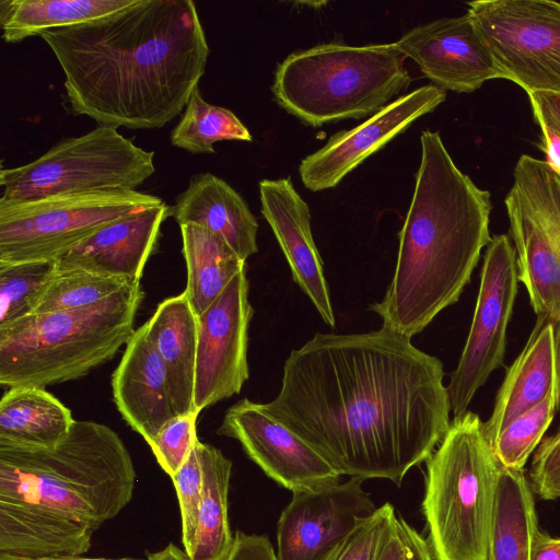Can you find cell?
<instances>
[{
  "label": "cell",
  "mask_w": 560,
  "mask_h": 560,
  "mask_svg": "<svg viewBox=\"0 0 560 560\" xmlns=\"http://www.w3.org/2000/svg\"><path fill=\"white\" fill-rule=\"evenodd\" d=\"M442 361L387 327L316 332L283 364L266 410L338 474L399 486L450 427Z\"/></svg>",
  "instance_id": "cell-1"
},
{
  "label": "cell",
  "mask_w": 560,
  "mask_h": 560,
  "mask_svg": "<svg viewBox=\"0 0 560 560\" xmlns=\"http://www.w3.org/2000/svg\"><path fill=\"white\" fill-rule=\"evenodd\" d=\"M40 37L65 73L74 115L116 129L161 128L179 115L210 52L190 0H135Z\"/></svg>",
  "instance_id": "cell-2"
},
{
  "label": "cell",
  "mask_w": 560,
  "mask_h": 560,
  "mask_svg": "<svg viewBox=\"0 0 560 560\" xmlns=\"http://www.w3.org/2000/svg\"><path fill=\"white\" fill-rule=\"evenodd\" d=\"M136 479L120 436L94 421H74L54 447L0 446V553L83 556Z\"/></svg>",
  "instance_id": "cell-3"
},
{
  "label": "cell",
  "mask_w": 560,
  "mask_h": 560,
  "mask_svg": "<svg viewBox=\"0 0 560 560\" xmlns=\"http://www.w3.org/2000/svg\"><path fill=\"white\" fill-rule=\"evenodd\" d=\"M420 143L394 276L384 298L370 306L384 327L409 338L459 300L492 240L490 192L456 166L439 132L423 131Z\"/></svg>",
  "instance_id": "cell-4"
},
{
  "label": "cell",
  "mask_w": 560,
  "mask_h": 560,
  "mask_svg": "<svg viewBox=\"0 0 560 560\" xmlns=\"http://www.w3.org/2000/svg\"><path fill=\"white\" fill-rule=\"evenodd\" d=\"M143 296L136 282L86 307L31 314L0 327L1 385L45 388L108 362L135 334Z\"/></svg>",
  "instance_id": "cell-5"
},
{
  "label": "cell",
  "mask_w": 560,
  "mask_h": 560,
  "mask_svg": "<svg viewBox=\"0 0 560 560\" xmlns=\"http://www.w3.org/2000/svg\"><path fill=\"white\" fill-rule=\"evenodd\" d=\"M422 510L436 560H489L500 464L472 411L454 417L425 460Z\"/></svg>",
  "instance_id": "cell-6"
},
{
  "label": "cell",
  "mask_w": 560,
  "mask_h": 560,
  "mask_svg": "<svg viewBox=\"0 0 560 560\" xmlns=\"http://www.w3.org/2000/svg\"><path fill=\"white\" fill-rule=\"evenodd\" d=\"M406 58L395 43L319 44L280 62L271 90L282 108L313 127L372 116L409 86Z\"/></svg>",
  "instance_id": "cell-7"
},
{
  "label": "cell",
  "mask_w": 560,
  "mask_h": 560,
  "mask_svg": "<svg viewBox=\"0 0 560 560\" xmlns=\"http://www.w3.org/2000/svg\"><path fill=\"white\" fill-rule=\"evenodd\" d=\"M145 151L116 128L97 126L66 138L25 165L0 171V202L98 190H136L155 171Z\"/></svg>",
  "instance_id": "cell-8"
},
{
  "label": "cell",
  "mask_w": 560,
  "mask_h": 560,
  "mask_svg": "<svg viewBox=\"0 0 560 560\" xmlns=\"http://www.w3.org/2000/svg\"><path fill=\"white\" fill-rule=\"evenodd\" d=\"M162 203L116 189L0 202V264L57 260L105 225Z\"/></svg>",
  "instance_id": "cell-9"
},
{
  "label": "cell",
  "mask_w": 560,
  "mask_h": 560,
  "mask_svg": "<svg viewBox=\"0 0 560 560\" xmlns=\"http://www.w3.org/2000/svg\"><path fill=\"white\" fill-rule=\"evenodd\" d=\"M518 280L537 318L560 320V177L544 160L522 154L504 199Z\"/></svg>",
  "instance_id": "cell-10"
},
{
  "label": "cell",
  "mask_w": 560,
  "mask_h": 560,
  "mask_svg": "<svg viewBox=\"0 0 560 560\" xmlns=\"http://www.w3.org/2000/svg\"><path fill=\"white\" fill-rule=\"evenodd\" d=\"M467 5L504 79L526 93H560V1L476 0Z\"/></svg>",
  "instance_id": "cell-11"
},
{
  "label": "cell",
  "mask_w": 560,
  "mask_h": 560,
  "mask_svg": "<svg viewBox=\"0 0 560 560\" xmlns=\"http://www.w3.org/2000/svg\"><path fill=\"white\" fill-rule=\"evenodd\" d=\"M513 243L506 234L488 244L470 330L447 387L451 411H467L477 390L503 365L506 330L518 289Z\"/></svg>",
  "instance_id": "cell-12"
},
{
  "label": "cell",
  "mask_w": 560,
  "mask_h": 560,
  "mask_svg": "<svg viewBox=\"0 0 560 560\" xmlns=\"http://www.w3.org/2000/svg\"><path fill=\"white\" fill-rule=\"evenodd\" d=\"M246 268L198 319L194 406L199 412L241 393L249 377L248 330L254 308Z\"/></svg>",
  "instance_id": "cell-13"
},
{
  "label": "cell",
  "mask_w": 560,
  "mask_h": 560,
  "mask_svg": "<svg viewBox=\"0 0 560 560\" xmlns=\"http://www.w3.org/2000/svg\"><path fill=\"white\" fill-rule=\"evenodd\" d=\"M363 481L350 477L346 482L294 491L278 521V560H324L377 509Z\"/></svg>",
  "instance_id": "cell-14"
},
{
  "label": "cell",
  "mask_w": 560,
  "mask_h": 560,
  "mask_svg": "<svg viewBox=\"0 0 560 560\" xmlns=\"http://www.w3.org/2000/svg\"><path fill=\"white\" fill-rule=\"evenodd\" d=\"M217 433L238 441L250 460L292 492L334 483L341 476L264 404L238 400L226 410Z\"/></svg>",
  "instance_id": "cell-15"
},
{
  "label": "cell",
  "mask_w": 560,
  "mask_h": 560,
  "mask_svg": "<svg viewBox=\"0 0 560 560\" xmlns=\"http://www.w3.org/2000/svg\"><path fill=\"white\" fill-rule=\"evenodd\" d=\"M445 98L444 90L434 84L423 85L390 102L361 125L338 131L324 147L302 160L299 167L302 183L312 191L337 186L359 164Z\"/></svg>",
  "instance_id": "cell-16"
},
{
  "label": "cell",
  "mask_w": 560,
  "mask_h": 560,
  "mask_svg": "<svg viewBox=\"0 0 560 560\" xmlns=\"http://www.w3.org/2000/svg\"><path fill=\"white\" fill-rule=\"evenodd\" d=\"M395 45L444 91L471 93L486 81L504 79L467 12L416 26Z\"/></svg>",
  "instance_id": "cell-17"
},
{
  "label": "cell",
  "mask_w": 560,
  "mask_h": 560,
  "mask_svg": "<svg viewBox=\"0 0 560 560\" xmlns=\"http://www.w3.org/2000/svg\"><path fill=\"white\" fill-rule=\"evenodd\" d=\"M261 213L290 266L292 278L314 304L325 324L335 327V314L323 260L315 245L307 203L290 178L259 182Z\"/></svg>",
  "instance_id": "cell-18"
},
{
  "label": "cell",
  "mask_w": 560,
  "mask_h": 560,
  "mask_svg": "<svg viewBox=\"0 0 560 560\" xmlns=\"http://www.w3.org/2000/svg\"><path fill=\"white\" fill-rule=\"evenodd\" d=\"M112 392L122 419L148 444L177 416L165 364L147 335L145 324L127 342L112 375Z\"/></svg>",
  "instance_id": "cell-19"
},
{
  "label": "cell",
  "mask_w": 560,
  "mask_h": 560,
  "mask_svg": "<svg viewBox=\"0 0 560 560\" xmlns=\"http://www.w3.org/2000/svg\"><path fill=\"white\" fill-rule=\"evenodd\" d=\"M168 215L171 207L163 202L109 223L57 259V269H81L140 282Z\"/></svg>",
  "instance_id": "cell-20"
},
{
  "label": "cell",
  "mask_w": 560,
  "mask_h": 560,
  "mask_svg": "<svg viewBox=\"0 0 560 560\" xmlns=\"http://www.w3.org/2000/svg\"><path fill=\"white\" fill-rule=\"evenodd\" d=\"M171 215L179 225L192 223L219 235L244 261L258 252L256 217L236 190L211 173L190 177Z\"/></svg>",
  "instance_id": "cell-21"
},
{
  "label": "cell",
  "mask_w": 560,
  "mask_h": 560,
  "mask_svg": "<svg viewBox=\"0 0 560 560\" xmlns=\"http://www.w3.org/2000/svg\"><path fill=\"white\" fill-rule=\"evenodd\" d=\"M555 386L553 323L537 318L524 349L506 370L490 418L483 422L489 443L514 419L542 401Z\"/></svg>",
  "instance_id": "cell-22"
},
{
  "label": "cell",
  "mask_w": 560,
  "mask_h": 560,
  "mask_svg": "<svg viewBox=\"0 0 560 560\" xmlns=\"http://www.w3.org/2000/svg\"><path fill=\"white\" fill-rule=\"evenodd\" d=\"M144 324L149 339L165 364L176 413H196L198 319L186 291L163 300Z\"/></svg>",
  "instance_id": "cell-23"
},
{
  "label": "cell",
  "mask_w": 560,
  "mask_h": 560,
  "mask_svg": "<svg viewBox=\"0 0 560 560\" xmlns=\"http://www.w3.org/2000/svg\"><path fill=\"white\" fill-rule=\"evenodd\" d=\"M74 421L71 410L45 388H9L0 401V446L54 447Z\"/></svg>",
  "instance_id": "cell-24"
},
{
  "label": "cell",
  "mask_w": 560,
  "mask_h": 560,
  "mask_svg": "<svg viewBox=\"0 0 560 560\" xmlns=\"http://www.w3.org/2000/svg\"><path fill=\"white\" fill-rule=\"evenodd\" d=\"M187 266L186 293L200 316L243 269L242 260L219 235L192 223L179 225Z\"/></svg>",
  "instance_id": "cell-25"
},
{
  "label": "cell",
  "mask_w": 560,
  "mask_h": 560,
  "mask_svg": "<svg viewBox=\"0 0 560 560\" xmlns=\"http://www.w3.org/2000/svg\"><path fill=\"white\" fill-rule=\"evenodd\" d=\"M135 0H1L5 43H20L50 30L85 23L129 7Z\"/></svg>",
  "instance_id": "cell-26"
},
{
  "label": "cell",
  "mask_w": 560,
  "mask_h": 560,
  "mask_svg": "<svg viewBox=\"0 0 560 560\" xmlns=\"http://www.w3.org/2000/svg\"><path fill=\"white\" fill-rule=\"evenodd\" d=\"M203 468L202 497L196 539L189 560H224L234 535L229 521V488L232 462L211 444L200 442Z\"/></svg>",
  "instance_id": "cell-27"
},
{
  "label": "cell",
  "mask_w": 560,
  "mask_h": 560,
  "mask_svg": "<svg viewBox=\"0 0 560 560\" xmlns=\"http://www.w3.org/2000/svg\"><path fill=\"white\" fill-rule=\"evenodd\" d=\"M538 528L533 491L524 470L501 467L489 560H530Z\"/></svg>",
  "instance_id": "cell-28"
},
{
  "label": "cell",
  "mask_w": 560,
  "mask_h": 560,
  "mask_svg": "<svg viewBox=\"0 0 560 560\" xmlns=\"http://www.w3.org/2000/svg\"><path fill=\"white\" fill-rule=\"evenodd\" d=\"M248 129L228 108L206 102L197 86L178 124L171 132V143L190 153H213V144L223 140L250 142Z\"/></svg>",
  "instance_id": "cell-29"
},
{
  "label": "cell",
  "mask_w": 560,
  "mask_h": 560,
  "mask_svg": "<svg viewBox=\"0 0 560 560\" xmlns=\"http://www.w3.org/2000/svg\"><path fill=\"white\" fill-rule=\"evenodd\" d=\"M131 283L136 282L81 269H57L42 291L32 314L86 307Z\"/></svg>",
  "instance_id": "cell-30"
},
{
  "label": "cell",
  "mask_w": 560,
  "mask_h": 560,
  "mask_svg": "<svg viewBox=\"0 0 560 560\" xmlns=\"http://www.w3.org/2000/svg\"><path fill=\"white\" fill-rule=\"evenodd\" d=\"M559 407L557 385L538 405L514 419L490 443L501 467L523 470Z\"/></svg>",
  "instance_id": "cell-31"
},
{
  "label": "cell",
  "mask_w": 560,
  "mask_h": 560,
  "mask_svg": "<svg viewBox=\"0 0 560 560\" xmlns=\"http://www.w3.org/2000/svg\"><path fill=\"white\" fill-rule=\"evenodd\" d=\"M57 260L0 264V327L31 315Z\"/></svg>",
  "instance_id": "cell-32"
},
{
  "label": "cell",
  "mask_w": 560,
  "mask_h": 560,
  "mask_svg": "<svg viewBox=\"0 0 560 560\" xmlns=\"http://www.w3.org/2000/svg\"><path fill=\"white\" fill-rule=\"evenodd\" d=\"M397 515L389 502L362 521L324 560H378Z\"/></svg>",
  "instance_id": "cell-33"
},
{
  "label": "cell",
  "mask_w": 560,
  "mask_h": 560,
  "mask_svg": "<svg viewBox=\"0 0 560 560\" xmlns=\"http://www.w3.org/2000/svg\"><path fill=\"white\" fill-rule=\"evenodd\" d=\"M182 517V544L190 555L197 533L198 512L203 488V468L198 440L186 462L172 477Z\"/></svg>",
  "instance_id": "cell-34"
},
{
  "label": "cell",
  "mask_w": 560,
  "mask_h": 560,
  "mask_svg": "<svg viewBox=\"0 0 560 560\" xmlns=\"http://www.w3.org/2000/svg\"><path fill=\"white\" fill-rule=\"evenodd\" d=\"M198 415H177L167 421L149 444L161 468L172 478L188 458L198 439Z\"/></svg>",
  "instance_id": "cell-35"
},
{
  "label": "cell",
  "mask_w": 560,
  "mask_h": 560,
  "mask_svg": "<svg viewBox=\"0 0 560 560\" xmlns=\"http://www.w3.org/2000/svg\"><path fill=\"white\" fill-rule=\"evenodd\" d=\"M529 476L534 491L545 500L560 498V428L536 448Z\"/></svg>",
  "instance_id": "cell-36"
},
{
  "label": "cell",
  "mask_w": 560,
  "mask_h": 560,
  "mask_svg": "<svg viewBox=\"0 0 560 560\" xmlns=\"http://www.w3.org/2000/svg\"><path fill=\"white\" fill-rule=\"evenodd\" d=\"M378 560H433V555L420 534L397 516Z\"/></svg>",
  "instance_id": "cell-37"
},
{
  "label": "cell",
  "mask_w": 560,
  "mask_h": 560,
  "mask_svg": "<svg viewBox=\"0 0 560 560\" xmlns=\"http://www.w3.org/2000/svg\"><path fill=\"white\" fill-rule=\"evenodd\" d=\"M224 560H278V558L267 536L236 530L233 546Z\"/></svg>",
  "instance_id": "cell-38"
},
{
  "label": "cell",
  "mask_w": 560,
  "mask_h": 560,
  "mask_svg": "<svg viewBox=\"0 0 560 560\" xmlns=\"http://www.w3.org/2000/svg\"><path fill=\"white\" fill-rule=\"evenodd\" d=\"M527 95L535 120L542 121L560 133V93L538 91Z\"/></svg>",
  "instance_id": "cell-39"
},
{
  "label": "cell",
  "mask_w": 560,
  "mask_h": 560,
  "mask_svg": "<svg viewBox=\"0 0 560 560\" xmlns=\"http://www.w3.org/2000/svg\"><path fill=\"white\" fill-rule=\"evenodd\" d=\"M540 128V150L546 155L547 164L560 177V133L544 124L536 121Z\"/></svg>",
  "instance_id": "cell-40"
},
{
  "label": "cell",
  "mask_w": 560,
  "mask_h": 560,
  "mask_svg": "<svg viewBox=\"0 0 560 560\" xmlns=\"http://www.w3.org/2000/svg\"><path fill=\"white\" fill-rule=\"evenodd\" d=\"M530 560H560V538L551 537L538 528L533 538Z\"/></svg>",
  "instance_id": "cell-41"
},
{
  "label": "cell",
  "mask_w": 560,
  "mask_h": 560,
  "mask_svg": "<svg viewBox=\"0 0 560 560\" xmlns=\"http://www.w3.org/2000/svg\"><path fill=\"white\" fill-rule=\"evenodd\" d=\"M0 560H142L135 558H90L83 556H42V557H25L10 553H0Z\"/></svg>",
  "instance_id": "cell-42"
},
{
  "label": "cell",
  "mask_w": 560,
  "mask_h": 560,
  "mask_svg": "<svg viewBox=\"0 0 560 560\" xmlns=\"http://www.w3.org/2000/svg\"><path fill=\"white\" fill-rule=\"evenodd\" d=\"M147 560H189L185 550L170 542L163 549L154 552H145Z\"/></svg>",
  "instance_id": "cell-43"
},
{
  "label": "cell",
  "mask_w": 560,
  "mask_h": 560,
  "mask_svg": "<svg viewBox=\"0 0 560 560\" xmlns=\"http://www.w3.org/2000/svg\"><path fill=\"white\" fill-rule=\"evenodd\" d=\"M553 341L557 396L560 405V320L553 323Z\"/></svg>",
  "instance_id": "cell-44"
}]
</instances>
